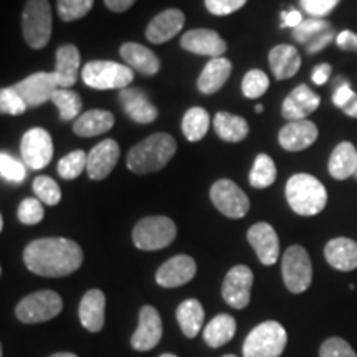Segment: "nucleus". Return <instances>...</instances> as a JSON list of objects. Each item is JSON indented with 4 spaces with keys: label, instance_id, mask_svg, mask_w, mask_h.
<instances>
[{
    "label": "nucleus",
    "instance_id": "f257e3e1",
    "mask_svg": "<svg viewBox=\"0 0 357 357\" xmlns=\"http://www.w3.org/2000/svg\"><path fill=\"white\" fill-rule=\"evenodd\" d=\"M25 266L35 275L58 278L68 276L83 263V250L68 238H38L26 245L24 252Z\"/></svg>",
    "mask_w": 357,
    "mask_h": 357
},
{
    "label": "nucleus",
    "instance_id": "f03ea898",
    "mask_svg": "<svg viewBox=\"0 0 357 357\" xmlns=\"http://www.w3.org/2000/svg\"><path fill=\"white\" fill-rule=\"evenodd\" d=\"M177 144L171 134L155 132L129 151L128 167L134 174L158 172L176 154Z\"/></svg>",
    "mask_w": 357,
    "mask_h": 357
},
{
    "label": "nucleus",
    "instance_id": "7ed1b4c3",
    "mask_svg": "<svg viewBox=\"0 0 357 357\" xmlns=\"http://www.w3.org/2000/svg\"><path fill=\"white\" fill-rule=\"evenodd\" d=\"M287 200L298 215H318L328 204V192L318 178L310 174H294L287 184Z\"/></svg>",
    "mask_w": 357,
    "mask_h": 357
},
{
    "label": "nucleus",
    "instance_id": "20e7f679",
    "mask_svg": "<svg viewBox=\"0 0 357 357\" xmlns=\"http://www.w3.org/2000/svg\"><path fill=\"white\" fill-rule=\"evenodd\" d=\"M287 342V329L278 321H265L245 337L243 357H280Z\"/></svg>",
    "mask_w": 357,
    "mask_h": 357
},
{
    "label": "nucleus",
    "instance_id": "39448f33",
    "mask_svg": "<svg viewBox=\"0 0 357 357\" xmlns=\"http://www.w3.org/2000/svg\"><path fill=\"white\" fill-rule=\"evenodd\" d=\"M22 30L26 45L40 50L52 37V8L48 0H26L22 15Z\"/></svg>",
    "mask_w": 357,
    "mask_h": 357
},
{
    "label": "nucleus",
    "instance_id": "423d86ee",
    "mask_svg": "<svg viewBox=\"0 0 357 357\" xmlns=\"http://www.w3.org/2000/svg\"><path fill=\"white\" fill-rule=\"evenodd\" d=\"M82 78L93 89H124L132 83L134 73L126 65L96 60L83 66Z\"/></svg>",
    "mask_w": 357,
    "mask_h": 357
},
{
    "label": "nucleus",
    "instance_id": "0eeeda50",
    "mask_svg": "<svg viewBox=\"0 0 357 357\" xmlns=\"http://www.w3.org/2000/svg\"><path fill=\"white\" fill-rule=\"evenodd\" d=\"M177 227L169 217H146L136 223L132 230V242L139 250L154 252L162 250L174 242Z\"/></svg>",
    "mask_w": 357,
    "mask_h": 357
},
{
    "label": "nucleus",
    "instance_id": "6e6552de",
    "mask_svg": "<svg viewBox=\"0 0 357 357\" xmlns=\"http://www.w3.org/2000/svg\"><path fill=\"white\" fill-rule=\"evenodd\" d=\"M63 310V300L52 289L32 293L25 296L15 307V314L19 321L25 324L45 323L56 318Z\"/></svg>",
    "mask_w": 357,
    "mask_h": 357
},
{
    "label": "nucleus",
    "instance_id": "1a4fd4ad",
    "mask_svg": "<svg viewBox=\"0 0 357 357\" xmlns=\"http://www.w3.org/2000/svg\"><path fill=\"white\" fill-rule=\"evenodd\" d=\"M284 287L294 294L305 293L311 287L312 265L307 252L300 245H293L284 252L281 260Z\"/></svg>",
    "mask_w": 357,
    "mask_h": 357
},
{
    "label": "nucleus",
    "instance_id": "9d476101",
    "mask_svg": "<svg viewBox=\"0 0 357 357\" xmlns=\"http://www.w3.org/2000/svg\"><path fill=\"white\" fill-rule=\"evenodd\" d=\"M211 200L217 211L229 218H242L250 211L247 194L229 178H220L212 185Z\"/></svg>",
    "mask_w": 357,
    "mask_h": 357
},
{
    "label": "nucleus",
    "instance_id": "9b49d317",
    "mask_svg": "<svg viewBox=\"0 0 357 357\" xmlns=\"http://www.w3.org/2000/svg\"><path fill=\"white\" fill-rule=\"evenodd\" d=\"M20 154L26 167L33 171L47 167L53 158L52 136L42 128H32L22 137Z\"/></svg>",
    "mask_w": 357,
    "mask_h": 357
},
{
    "label": "nucleus",
    "instance_id": "f8f14e48",
    "mask_svg": "<svg viewBox=\"0 0 357 357\" xmlns=\"http://www.w3.org/2000/svg\"><path fill=\"white\" fill-rule=\"evenodd\" d=\"M58 88H60V83H58L55 71L53 73L38 71V73H33L29 78L22 79L20 83L13 84V89L19 93L29 108H37V106H42L43 102L52 101L53 93Z\"/></svg>",
    "mask_w": 357,
    "mask_h": 357
},
{
    "label": "nucleus",
    "instance_id": "ddd939ff",
    "mask_svg": "<svg viewBox=\"0 0 357 357\" xmlns=\"http://www.w3.org/2000/svg\"><path fill=\"white\" fill-rule=\"evenodd\" d=\"M253 287V271L245 265H236L227 273L222 284V296L235 310L248 306Z\"/></svg>",
    "mask_w": 357,
    "mask_h": 357
},
{
    "label": "nucleus",
    "instance_id": "4468645a",
    "mask_svg": "<svg viewBox=\"0 0 357 357\" xmlns=\"http://www.w3.org/2000/svg\"><path fill=\"white\" fill-rule=\"evenodd\" d=\"M162 337V321L154 306H142L139 311V324L131 337V346L136 351H151L159 344Z\"/></svg>",
    "mask_w": 357,
    "mask_h": 357
},
{
    "label": "nucleus",
    "instance_id": "2eb2a0df",
    "mask_svg": "<svg viewBox=\"0 0 357 357\" xmlns=\"http://www.w3.org/2000/svg\"><path fill=\"white\" fill-rule=\"evenodd\" d=\"M248 243L255 250L258 260L263 265L270 266L278 261L280 257V240L273 227L266 222H258L250 227L247 234Z\"/></svg>",
    "mask_w": 357,
    "mask_h": 357
},
{
    "label": "nucleus",
    "instance_id": "dca6fc26",
    "mask_svg": "<svg viewBox=\"0 0 357 357\" xmlns=\"http://www.w3.org/2000/svg\"><path fill=\"white\" fill-rule=\"evenodd\" d=\"M197 273L195 260L189 255H177L162 263L155 273V281L162 288H177L194 280Z\"/></svg>",
    "mask_w": 357,
    "mask_h": 357
},
{
    "label": "nucleus",
    "instance_id": "f3484780",
    "mask_svg": "<svg viewBox=\"0 0 357 357\" xmlns=\"http://www.w3.org/2000/svg\"><path fill=\"white\" fill-rule=\"evenodd\" d=\"M119 149L118 142L114 139H105L100 144L93 147L88 154L86 172L89 178L93 181H102L111 174L119 160Z\"/></svg>",
    "mask_w": 357,
    "mask_h": 357
},
{
    "label": "nucleus",
    "instance_id": "a211bd4d",
    "mask_svg": "<svg viewBox=\"0 0 357 357\" xmlns=\"http://www.w3.org/2000/svg\"><path fill=\"white\" fill-rule=\"evenodd\" d=\"M182 48L195 55H204L211 58L223 56L227 52V43L220 35L208 29H195L182 35Z\"/></svg>",
    "mask_w": 357,
    "mask_h": 357
},
{
    "label": "nucleus",
    "instance_id": "6ab92c4d",
    "mask_svg": "<svg viewBox=\"0 0 357 357\" xmlns=\"http://www.w3.org/2000/svg\"><path fill=\"white\" fill-rule=\"evenodd\" d=\"M318 139V128L314 123L301 119V121H289L287 126L281 128L278 134V141L283 149L289 153L305 151L306 147L314 144Z\"/></svg>",
    "mask_w": 357,
    "mask_h": 357
},
{
    "label": "nucleus",
    "instance_id": "aec40b11",
    "mask_svg": "<svg viewBox=\"0 0 357 357\" xmlns=\"http://www.w3.org/2000/svg\"><path fill=\"white\" fill-rule=\"evenodd\" d=\"M119 101L129 118L134 123L149 124L158 119V109L149 98L146 96L144 91L137 88H124L119 91Z\"/></svg>",
    "mask_w": 357,
    "mask_h": 357
},
{
    "label": "nucleus",
    "instance_id": "412c9836",
    "mask_svg": "<svg viewBox=\"0 0 357 357\" xmlns=\"http://www.w3.org/2000/svg\"><path fill=\"white\" fill-rule=\"evenodd\" d=\"M321 98L307 88L306 84H300L293 89L283 101V116L288 121H301L307 114L314 113L319 108Z\"/></svg>",
    "mask_w": 357,
    "mask_h": 357
},
{
    "label": "nucleus",
    "instance_id": "4be33fe9",
    "mask_svg": "<svg viewBox=\"0 0 357 357\" xmlns=\"http://www.w3.org/2000/svg\"><path fill=\"white\" fill-rule=\"evenodd\" d=\"M184 22V13L177 10V8H169V10L160 12L147 25L146 38L151 43H166L181 32Z\"/></svg>",
    "mask_w": 357,
    "mask_h": 357
},
{
    "label": "nucleus",
    "instance_id": "5701e85b",
    "mask_svg": "<svg viewBox=\"0 0 357 357\" xmlns=\"http://www.w3.org/2000/svg\"><path fill=\"white\" fill-rule=\"evenodd\" d=\"M105 307L106 296L100 289H89L82 298L78 314L83 328L89 333H100L105 326Z\"/></svg>",
    "mask_w": 357,
    "mask_h": 357
},
{
    "label": "nucleus",
    "instance_id": "b1692460",
    "mask_svg": "<svg viewBox=\"0 0 357 357\" xmlns=\"http://www.w3.org/2000/svg\"><path fill=\"white\" fill-rule=\"evenodd\" d=\"M324 257L329 265L339 271H352L357 268V242L346 236H337L324 247Z\"/></svg>",
    "mask_w": 357,
    "mask_h": 357
},
{
    "label": "nucleus",
    "instance_id": "393cba45",
    "mask_svg": "<svg viewBox=\"0 0 357 357\" xmlns=\"http://www.w3.org/2000/svg\"><path fill=\"white\" fill-rule=\"evenodd\" d=\"M268 60L276 79L293 78L301 68L300 52L291 45H276L275 48H271Z\"/></svg>",
    "mask_w": 357,
    "mask_h": 357
},
{
    "label": "nucleus",
    "instance_id": "a878e982",
    "mask_svg": "<svg viewBox=\"0 0 357 357\" xmlns=\"http://www.w3.org/2000/svg\"><path fill=\"white\" fill-rule=\"evenodd\" d=\"M121 56L126 61V65L131 70L139 71L142 75H155L160 68V61L158 55L149 48H146L144 45L139 43H124L121 47Z\"/></svg>",
    "mask_w": 357,
    "mask_h": 357
},
{
    "label": "nucleus",
    "instance_id": "bb28decb",
    "mask_svg": "<svg viewBox=\"0 0 357 357\" xmlns=\"http://www.w3.org/2000/svg\"><path fill=\"white\" fill-rule=\"evenodd\" d=\"M79 63H82V56H79L78 48L75 45H61L58 48L55 75L60 88H70L77 83Z\"/></svg>",
    "mask_w": 357,
    "mask_h": 357
},
{
    "label": "nucleus",
    "instance_id": "cd10ccee",
    "mask_svg": "<svg viewBox=\"0 0 357 357\" xmlns=\"http://www.w3.org/2000/svg\"><path fill=\"white\" fill-rule=\"evenodd\" d=\"M231 75V61L227 58L218 56L212 58L205 68L202 70V75L199 77L197 86L199 91L204 95H213L220 89L223 84L227 83V79Z\"/></svg>",
    "mask_w": 357,
    "mask_h": 357
},
{
    "label": "nucleus",
    "instance_id": "c85d7f7f",
    "mask_svg": "<svg viewBox=\"0 0 357 357\" xmlns=\"http://www.w3.org/2000/svg\"><path fill=\"white\" fill-rule=\"evenodd\" d=\"M114 126V116L105 109H91L78 116L73 124L75 134L82 137L100 136L102 132H108Z\"/></svg>",
    "mask_w": 357,
    "mask_h": 357
},
{
    "label": "nucleus",
    "instance_id": "c756f323",
    "mask_svg": "<svg viewBox=\"0 0 357 357\" xmlns=\"http://www.w3.org/2000/svg\"><path fill=\"white\" fill-rule=\"evenodd\" d=\"M329 174L337 181H346L356 176L357 171V151L351 142H341L333 151L329 158Z\"/></svg>",
    "mask_w": 357,
    "mask_h": 357
},
{
    "label": "nucleus",
    "instance_id": "7c9ffc66",
    "mask_svg": "<svg viewBox=\"0 0 357 357\" xmlns=\"http://www.w3.org/2000/svg\"><path fill=\"white\" fill-rule=\"evenodd\" d=\"M235 331L236 323L234 316L222 312V314H217L215 318H212L205 326L204 341L207 346L217 349V347H222L227 342H230L235 336Z\"/></svg>",
    "mask_w": 357,
    "mask_h": 357
},
{
    "label": "nucleus",
    "instance_id": "2f4dec72",
    "mask_svg": "<svg viewBox=\"0 0 357 357\" xmlns=\"http://www.w3.org/2000/svg\"><path fill=\"white\" fill-rule=\"evenodd\" d=\"M205 319V311L202 305H200L199 300H190L182 301L177 307V321L178 326H181L182 333L187 337H195L200 333L204 326Z\"/></svg>",
    "mask_w": 357,
    "mask_h": 357
},
{
    "label": "nucleus",
    "instance_id": "473e14b6",
    "mask_svg": "<svg viewBox=\"0 0 357 357\" xmlns=\"http://www.w3.org/2000/svg\"><path fill=\"white\" fill-rule=\"evenodd\" d=\"M213 128L217 136L225 142H240L248 136L247 119L230 113H217Z\"/></svg>",
    "mask_w": 357,
    "mask_h": 357
},
{
    "label": "nucleus",
    "instance_id": "72a5a7b5",
    "mask_svg": "<svg viewBox=\"0 0 357 357\" xmlns=\"http://www.w3.org/2000/svg\"><path fill=\"white\" fill-rule=\"evenodd\" d=\"M208 124H211V118L207 111L204 108H190L182 119V132L187 141L197 142L207 134Z\"/></svg>",
    "mask_w": 357,
    "mask_h": 357
},
{
    "label": "nucleus",
    "instance_id": "f704fd0d",
    "mask_svg": "<svg viewBox=\"0 0 357 357\" xmlns=\"http://www.w3.org/2000/svg\"><path fill=\"white\" fill-rule=\"evenodd\" d=\"M52 102L58 108V113H60V118L63 121H71L73 118H77L83 108L82 96L77 91H71V89L66 88H58L53 93Z\"/></svg>",
    "mask_w": 357,
    "mask_h": 357
},
{
    "label": "nucleus",
    "instance_id": "c9c22d12",
    "mask_svg": "<svg viewBox=\"0 0 357 357\" xmlns=\"http://www.w3.org/2000/svg\"><path fill=\"white\" fill-rule=\"evenodd\" d=\"M250 185L255 189H266L276 181V166L268 154H258L250 171Z\"/></svg>",
    "mask_w": 357,
    "mask_h": 357
},
{
    "label": "nucleus",
    "instance_id": "e433bc0d",
    "mask_svg": "<svg viewBox=\"0 0 357 357\" xmlns=\"http://www.w3.org/2000/svg\"><path fill=\"white\" fill-rule=\"evenodd\" d=\"M333 26L329 25V22H326L323 19H307V20H303L300 26H296V29L293 30V38L296 40L298 43L305 45L307 47L311 42H314L316 38L319 37V35H323L328 32V30H331Z\"/></svg>",
    "mask_w": 357,
    "mask_h": 357
},
{
    "label": "nucleus",
    "instance_id": "4c0bfd02",
    "mask_svg": "<svg viewBox=\"0 0 357 357\" xmlns=\"http://www.w3.org/2000/svg\"><path fill=\"white\" fill-rule=\"evenodd\" d=\"M32 189L40 202L48 205V207H53V205L60 204L61 200L60 185H58L52 177H47V176L35 177Z\"/></svg>",
    "mask_w": 357,
    "mask_h": 357
},
{
    "label": "nucleus",
    "instance_id": "58836bf2",
    "mask_svg": "<svg viewBox=\"0 0 357 357\" xmlns=\"http://www.w3.org/2000/svg\"><path fill=\"white\" fill-rule=\"evenodd\" d=\"M86 153H84V151H73V153L65 155V158L58 162V174H60V177H63L65 181H73V178L82 176V172L86 169Z\"/></svg>",
    "mask_w": 357,
    "mask_h": 357
},
{
    "label": "nucleus",
    "instance_id": "ea45409f",
    "mask_svg": "<svg viewBox=\"0 0 357 357\" xmlns=\"http://www.w3.org/2000/svg\"><path fill=\"white\" fill-rule=\"evenodd\" d=\"M268 86H270V79L261 70H250L243 78L242 91L250 100H258L265 95Z\"/></svg>",
    "mask_w": 357,
    "mask_h": 357
},
{
    "label": "nucleus",
    "instance_id": "a19ab883",
    "mask_svg": "<svg viewBox=\"0 0 357 357\" xmlns=\"http://www.w3.org/2000/svg\"><path fill=\"white\" fill-rule=\"evenodd\" d=\"M95 0H58V15L63 22L83 19L93 8Z\"/></svg>",
    "mask_w": 357,
    "mask_h": 357
},
{
    "label": "nucleus",
    "instance_id": "79ce46f5",
    "mask_svg": "<svg viewBox=\"0 0 357 357\" xmlns=\"http://www.w3.org/2000/svg\"><path fill=\"white\" fill-rule=\"evenodd\" d=\"M25 164L20 162L19 159L12 158L10 154H0V176L3 181L13 182V184H22L26 176Z\"/></svg>",
    "mask_w": 357,
    "mask_h": 357
},
{
    "label": "nucleus",
    "instance_id": "37998d69",
    "mask_svg": "<svg viewBox=\"0 0 357 357\" xmlns=\"http://www.w3.org/2000/svg\"><path fill=\"white\" fill-rule=\"evenodd\" d=\"M45 211H43V204L40 202L38 199L29 197L24 199L19 205V211H17V217L22 223L25 225H37L43 220Z\"/></svg>",
    "mask_w": 357,
    "mask_h": 357
},
{
    "label": "nucleus",
    "instance_id": "c03bdc74",
    "mask_svg": "<svg viewBox=\"0 0 357 357\" xmlns=\"http://www.w3.org/2000/svg\"><path fill=\"white\" fill-rule=\"evenodd\" d=\"M26 108L29 106L25 105V101L22 100V96L13 89V86L2 88V91H0V111H2V114H24Z\"/></svg>",
    "mask_w": 357,
    "mask_h": 357
},
{
    "label": "nucleus",
    "instance_id": "a18cd8bd",
    "mask_svg": "<svg viewBox=\"0 0 357 357\" xmlns=\"http://www.w3.org/2000/svg\"><path fill=\"white\" fill-rule=\"evenodd\" d=\"M319 357H357V354L342 337H329L321 344Z\"/></svg>",
    "mask_w": 357,
    "mask_h": 357
},
{
    "label": "nucleus",
    "instance_id": "49530a36",
    "mask_svg": "<svg viewBox=\"0 0 357 357\" xmlns=\"http://www.w3.org/2000/svg\"><path fill=\"white\" fill-rule=\"evenodd\" d=\"M301 7L312 19H323L331 13L341 0H300Z\"/></svg>",
    "mask_w": 357,
    "mask_h": 357
},
{
    "label": "nucleus",
    "instance_id": "de8ad7c7",
    "mask_svg": "<svg viewBox=\"0 0 357 357\" xmlns=\"http://www.w3.org/2000/svg\"><path fill=\"white\" fill-rule=\"evenodd\" d=\"M245 3H247V0H205L207 10L218 17L230 15V13L240 10Z\"/></svg>",
    "mask_w": 357,
    "mask_h": 357
},
{
    "label": "nucleus",
    "instance_id": "09e8293b",
    "mask_svg": "<svg viewBox=\"0 0 357 357\" xmlns=\"http://www.w3.org/2000/svg\"><path fill=\"white\" fill-rule=\"evenodd\" d=\"M354 96L356 93L352 91L351 84L344 82V79H341V82L336 83V89H334V95H333V102L337 106V108L342 109Z\"/></svg>",
    "mask_w": 357,
    "mask_h": 357
},
{
    "label": "nucleus",
    "instance_id": "8fccbe9b",
    "mask_svg": "<svg viewBox=\"0 0 357 357\" xmlns=\"http://www.w3.org/2000/svg\"><path fill=\"white\" fill-rule=\"evenodd\" d=\"M336 37H337V35H336V32H334V29L328 30V32H326V33L319 35V37L316 38L314 42H311L310 45H307V47H306V52L310 53V55H314V53H318V52H321V50H324V48L328 47V45L331 43L333 40L336 38Z\"/></svg>",
    "mask_w": 357,
    "mask_h": 357
},
{
    "label": "nucleus",
    "instance_id": "3c124183",
    "mask_svg": "<svg viewBox=\"0 0 357 357\" xmlns=\"http://www.w3.org/2000/svg\"><path fill=\"white\" fill-rule=\"evenodd\" d=\"M336 43L339 48H342V50L357 52V35L349 32V30H344V32L337 33Z\"/></svg>",
    "mask_w": 357,
    "mask_h": 357
},
{
    "label": "nucleus",
    "instance_id": "603ef678",
    "mask_svg": "<svg viewBox=\"0 0 357 357\" xmlns=\"http://www.w3.org/2000/svg\"><path fill=\"white\" fill-rule=\"evenodd\" d=\"M329 75H331V65H318L314 70H312V82L316 84H324L329 79Z\"/></svg>",
    "mask_w": 357,
    "mask_h": 357
},
{
    "label": "nucleus",
    "instance_id": "864d4df0",
    "mask_svg": "<svg viewBox=\"0 0 357 357\" xmlns=\"http://www.w3.org/2000/svg\"><path fill=\"white\" fill-rule=\"evenodd\" d=\"M281 19H283V26H291L294 30L296 26L301 25L303 15L300 10H289V12L281 13Z\"/></svg>",
    "mask_w": 357,
    "mask_h": 357
},
{
    "label": "nucleus",
    "instance_id": "5fc2aeb1",
    "mask_svg": "<svg viewBox=\"0 0 357 357\" xmlns=\"http://www.w3.org/2000/svg\"><path fill=\"white\" fill-rule=\"evenodd\" d=\"M136 0H105L106 7L113 12H126L134 6Z\"/></svg>",
    "mask_w": 357,
    "mask_h": 357
},
{
    "label": "nucleus",
    "instance_id": "6e6d98bb",
    "mask_svg": "<svg viewBox=\"0 0 357 357\" xmlns=\"http://www.w3.org/2000/svg\"><path fill=\"white\" fill-rule=\"evenodd\" d=\"M342 111H344V114L351 116V118H357V95L347 102L344 108H342Z\"/></svg>",
    "mask_w": 357,
    "mask_h": 357
},
{
    "label": "nucleus",
    "instance_id": "4d7b16f0",
    "mask_svg": "<svg viewBox=\"0 0 357 357\" xmlns=\"http://www.w3.org/2000/svg\"><path fill=\"white\" fill-rule=\"evenodd\" d=\"M50 357H78V356L73 354V352H56V354H53Z\"/></svg>",
    "mask_w": 357,
    "mask_h": 357
},
{
    "label": "nucleus",
    "instance_id": "13d9d810",
    "mask_svg": "<svg viewBox=\"0 0 357 357\" xmlns=\"http://www.w3.org/2000/svg\"><path fill=\"white\" fill-rule=\"evenodd\" d=\"M159 357H178L176 354H171V352H166V354H160Z\"/></svg>",
    "mask_w": 357,
    "mask_h": 357
},
{
    "label": "nucleus",
    "instance_id": "bf43d9fd",
    "mask_svg": "<svg viewBox=\"0 0 357 357\" xmlns=\"http://www.w3.org/2000/svg\"><path fill=\"white\" fill-rule=\"evenodd\" d=\"M255 111H257V113H261L263 106H261V105H257V106H255Z\"/></svg>",
    "mask_w": 357,
    "mask_h": 357
},
{
    "label": "nucleus",
    "instance_id": "052dcab7",
    "mask_svg": "<svg viewBox=\"0 0 357 357\" xmlns=\"http://www.w3.org/2000/svg\"><path fill=\"white\" fill-rule=\"evenodd\" d=\"M222 357H236V356H234V354H227V356H222Z\"/></svg>",
    "mask_w": 357,
    "mask_h": 357
},
{
    "label": "nucleus",
    "instance_id": "680f3d73",
    "mask_svg": "<svg viewBox=\"0 0 357 357\" xmlns=\"http://www.w3.org/2000/svg\"><path fill=\"white\" fill-rule=\"evenodd\" d=\"M356 178H357V171H356Z\"/></svg>",
    "mask_w": 357,
    "mask_h": 357
}]
</instances>
